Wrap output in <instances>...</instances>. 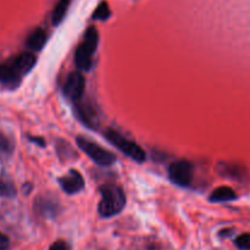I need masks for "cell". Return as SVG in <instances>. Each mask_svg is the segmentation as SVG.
Returning <instances> with one entry per match:
<instances>
[{"label":"cell","mask_w":250,"mask_h":250,"mask_svg":"<svg viewBox=\"0 0 250 250\" xmlns=\"http://www.w3.org/2000/svg\"><path fill=\"white\" fill-rule=\"evenodd\" d=\"M99 192L102 194V200L98 207L100 216L109 219L124 210L126 205V195L122 188L116 185H103L100 186Z\"/></svg>","instance_id":"obj_1"},{"label":"cell","mask_w":250,"mask_h":250,"mask_svg":"<svg viewBox=\"0 0 250 250\" xmlns=\"http://www.w3.org/2000/svg\"><path fill=\"white\" fill-rule=\"evenodd\" d=\"M105 138H106L110 143L114 144L121 153H124L125 155H127L128 158L133 159L137 163H144V161H146V151H144L138 144L129 141V139L125 138V137H122L121 134H120L119 132L115 131V129H106V132H105Z\"/></svg>","instance_id":"obj_2"},{"label":"cell","mask_w":250,"mask_h":250,"mask_svg":"<svg viewBox=\"0 0 250 250\" xmlns=\"http://www.w3.org/2000/svg\"><path fill=\"white\" fill-rule=\"evenodd\" d=\"M78 148L87 154L95 164L100 166H110L116 161V156L111 153V151L106 150V149L102 148L98 144L93 143V142L88 141V139L83 138V137H78L76 139Z\"/></svg>","instance_id":"obj_3"},{"label":"cell","mask_w":250,"mask_h":250,"mask_svg":"<svg viewBox=\"0 0 250 250\" xmlns=\"http://www.w3.org/2000/svg\"><path fill=\"white\" fill-rule=\"evenodd\" d=\"M170 180L181 187H187L190 185L193 178V166L187 160L175 161L168 167Z\"/></svg>","instance_id":"obj_4"},{"label":"cell","mask_w":250,"mask_h":250,"mask_svg":"<svg viewBox=\"0 0 250 250\" xmlns=\"http://www.w3.org/2000/svg\"><path fill=\"white\" fill-rule=\"evenodd\" d=\"M85 80L80 72H71L66 78V82L63 84V94L71 102H80L84 94Z\"/></svg>","instance_id":"obj_5"},{"label":"cell","mask_w":250,"mask_h":250,"mask_svg":"<svg viewBox=\"0 0 250 250\" xmlns=\"http://www.w3.org/2000/svg\"><path fill=\"white\" fill-rule=\"evenodd\" d=\"M59 183L63 192L67 194H75V193L81 192L84 187V180H83L82 175L76 170H71L68 175L59 178Z\"/></svg>","instance_id":"obj_6"},{"label":"cell","mask_w":250,"mask_h":250,"mask_svg":"<svg viewBox=\"0 0 250 250\" xmlns=\"http://www.w3.org/2000/svg\"><path fill=\"white\" fill-rule=\"evenodd\" d=\"M76 109H77L78 117L81 121L85 125V126L90 127V128H95L99 125V119H98V114L95 111L94 107L87 102H77L76 103Z\"/></svg>","instance_id":"obj_7"},{"label":"cell","mask_w":250,"mask_h":250,"mask_svg":"<svg viewBox=\"0 0 250 250\" xmlns=\"http://www.w3.org/2000/svg\"><path fill=\"white\" fill-rule=\"evenodd\" d=\"M20 78H21V75L17 72L12 62L0 65V82L2 84L9 85V87H16L20 83Z\"/></svg>","instance_id":"obj_8"},{"label":"cell","mask_w":250,"mask_h":250,"mask_svg":"<svg viewBox=\"0 0 250 250\" xmlns=\"http://www.w3.org/2000/svg\"><path fill=\"white\" fill-rule=\"evenodd\" d=\"M36 56L32 53H22L15 60H12L11 62L17 70V72L22 76L28 73L33 68V66L36 65Z\"/></svg>","instance_id":"obj_9"},{"label":"cell","mask_w":250,"mask_h":250,"mask_svg":"<svg viewBox=\"0 0 250 250\" xmlns=\"http://www.w3.org/2000/svg\"><path fill=\"white\" fill-rule=\"evenodd\" d=\"M98 43H99V33H98L97 28L89 27L84 34V41L81 43L78 48H81L83 51L93 56V54L95 53L98 48Z\"/></svg>","instance_id":"obj_10"},{"label":"cell","mask_w":250,"mask_h":250,"mask_svg":"<svg viewBox=\"0 0 250 250\" xmlns=\"http://www.w3.org/2000/svg\"><path fill=\"white\" fill-rule=\"evenodd\" d=\"M46 39H48L46 32L42 28H36L27 38L26 46L33 51H39L45 45Z\"/></svg>","instance_id":"obj_11"},{"label":"cell","mask_w":250,"mask_h":250,"mask_svg":"<svg viewBox=\"0 0 250 250\" xmlns=\"http://www.w3.org/2000/svg\"><path fill=\"white\" fill-rule=\"evenodd\" d=\"M217 173L222 177H229V178H242L243 177V168L238 165H232V164L227 163H219L216 167Z\"/></svg>","instance_id":"obj_12"},{"label":"cell","mask_w":250,"mask_h":250,"mask_svg":"<svg viewBox=\"0 0 250 250\" xmlns=\"http://www.w3.org/2000/svg\"><path fill=\"white\" fill-rule=\"evenodd\" d=\"M71 2H72V0H59L56 2L53 12H51V22H53L54 26H59L63 21Z\"/></svg>","instance_id":"obj_13"},{"label":"cell","mask_w":250,"mask_h":250,"mask_svg":"<svg viewBox=\"0 0 250 250\" xmlns=\"http://www.w3.org/2000/svg\"><path fill=\"white\" fill-rule=\"evenodd\" d=\"M237 199L236 192L229 187H219L210 194V202L224 203Z\"/></svg>","instance_id":"obj_14"},{"label":"cell","mask_w":250,"mask_h":250,"mask_svg":"<svg viewBox=\"0 0 250 250\" xmlns=\"http://www.w3.org/2000/svg\"><path fill=\"white\" fill-rule=\"evenodd\" d=\"M75 63L78 70L89 71L92 67V55L83 51L81 48H77L75 54Z\"/></svg>","instance_id":"obj_15"},{"label":"cell","mask_w":250,"mask_h":250,"mask_svg":"<svg viewBox=\"0 0 250 250\" xmlns=\"http://www.w3.org/2000/svg\"><path fill=\"white\" fill-rule=\"evenodd\" d=\"M38 207H39V212H41L42 215H44L45 217L55 216V215L58 214V210H56L55 203H51L50 200L39 199Z\"/></svg>","instance_id":"obj_16"},{"label":"cell","mask_w":250,"mask_h":250,"mask_svg":"<svg viewBox=\"0 0 250 250\" xmlns=\"http://www.w3.org/2000/svg\"><path fill=\"white\" fill-rule=\"evenodd\" d=\"M111 15V11H110L109 4L106 1H103L98 5V7L95 9L94 14H93V19L94 20H100V21H105L107 20Z\"/></svg>","instance_id":"obj_17"},{"label":"cell","mask_w":250,"mask_h":250,"mask_svg":"<svg viewBox=\"0 0 250 250\" xmlns=\"http://www.w3.org/2000/svg\"><path fill=\"white\" fill-rule=\"evenodd\" d=\"M0 195L6 198H12L16 195V188L9 181L0 178Z\"/></svg>","instance_id":"obj_18"},{"label":"cell","mask_w":250,"mask_h":250,"mask_svg":"<svg viewBox=\"0 0 250 250\" xmlns=\"http://www.w3.org/2000/svg\"><path fill=\"white\" fill-rule=\"evenodd\" d=\"M234 243H236L237 248L241 250H250V233L241 234L239 237H237Z\"/></svg>","instance_id":"obj_19"},{"label":"cell","mask_w":250,"mask_h":250,"mask_svg":"<svg viewBox=\"0 0 250 250\" xmlns=\"http://www.w3.org/2000/svg\"><path fill=\"white\" fill-rule=\"evenodd\" d=\"M49 250H68V246L63 241H56L55 243L51 244Z\"/></svg>","instance_id":"obj_20"},{"label":"cell","mask_w":250,"mask_h":250,"mask_svg":"<svg viewBox=\"0 0 250 250\" xmlns=\"http://www.w3.org/2000/svg\"><path fill=\"white\" fill-rule=\"evenodd\" d=\"M9 244H10L9 238H7L4 233L0 232V250H6L9 248Z\"/></svg>","instance_id":"obj_21"},{"label":"cell","mask_w":250,"mask_h":250,"mask_svg":"<svg viewBox=\"0 0 250 250\" xmlns=\"http://www.w3.org/2000/svg\"><path fill=\"white\" fill-rule=\"evenodd\" d=\"M0 149H1V150H6V151L10 149L9 142H7L5 138H2V137H0Z\"/></svg>","instance_id":"obj_22"},{"label":"cell","mask_w":250,"mask_h":250,"mask_svg":"<svg viewBox=\"0 0 250 250\" xmlns=\"http://www.w3.org/2000/svg\"><path fill=\"white\" fill-rule=\"evenodd\" d=\"M31 141H32V142H34V143L39 144V146H45V142H44L43 139H42V138H31Z\"/></svg>","instance_id":"obj_23"}]
</instances>
